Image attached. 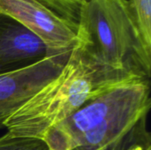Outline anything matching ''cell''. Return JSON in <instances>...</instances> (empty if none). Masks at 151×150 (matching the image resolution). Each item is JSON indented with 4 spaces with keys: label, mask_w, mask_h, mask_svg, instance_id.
<instances>
[{
    "label": "cell",
    "mask_w": 151,
    "mask_h": 150,
    "mask_svg": "<svg viewBox=\"0 0 151 150\" xmlns=\"http://www.w3.org/2000/svg\"><path fill=\"white\" fill-rule=\"evenodd\" d=\"M78 42L108 65L150 79L151 46L131 0H84Z\"/></svg>",
    "instance_id": "3957f363"
},
{
    "label": "cell",
    "mask_w": 151,
    "mask_h": 150,
    "mask_svg": "<svg viewBox=\"0 0 151 150\" xmlns=\"http://www.w3.org/2000/svg\"><path fill=\"white\" fill-rule=\"evenodd\" d=\"M150 80L135 77L89 99L42 140L48 150H150Z\"/></svg>",
    "instance_id": "6da1fadb"
},
{
    "label": "cell",
    "mask_w": 151,
    "mask_h": 150,
    "mask_svg": "<svg viewBox=\"0 0 151 150\" xmlns=\"http://www.w3.org/2000/svg\"><path fill=\"white\" fill-rule=\"evenodd\" d=\"M0 150H48L45 143L38 139L0 137Z\"/></svg>",
    "instance_id": "9c48e42d"
},
{
    "label": "cell",
    "mask_w": 151,
    "mask_h": 150,
    "mask_svg": "<svg viewBox=\"0 0 151 150\" xmlns=\"http://www.w3.org/2000/svg\"><path fill=\"white\" fill-rule=\"evenodd\" d=\"M145 42L151 46V0H131Z\"/></svg>",
    "instance_id": "ba28073f"
},
{
    "label": "cell",
    "mask_w": 151,
    "mask_h": 150,
    "mask_svg": "<svg viewBox=\"0 0 151 150\" xmlns=\"http://www.w3.org/2000/svg\"><path fill=\"white\" fill-rule=\"evenodd\" d=\"M65 19L78 24L84 0H37Z\"/></svg>",
    "instance_id": "52a82bcc"
},
{
    "label": "cell",
    "mask_w": 151,
    "mask_h": 150,
    "mask_svg": "<svg viewBox=\"0 0 151 150\" xmlns=\"http://www.w3.org/2000/svg\"><path fill=\"white\" fill-rule=\"evenodd\" d=\"M0 12L41 38L49 56L69 55L78 44V24L65 19L37 0H0Z\"/></svg>",
    "instance_id": "277c9868"
},
{
    "label": "cell",
    "mask_w": 151,
    "mask_h": 150,
    "mask_svg": "<svg viewBox=\"0 0 151 150\" xmlns=\"http://www.w3.org/2000/svg\"><path fill=\"white\" fill-rule=\"evenodd\" d=\"M48 56L47 46L41 38L0 12V75L35 65Z\"/></svg>",
    "instance_id": "8992f818"
},
{
    "label": "cell",
    "mask_w": 151,
    "mask_h": 150,
    "mask_svg": "<svg viewBox=\"0 0 151 150\" xmlns=\"http://www.w3.org/2000/svg\"><path fill=\"white\" fill-rule=\"evenodd\" d=\"M70 54L48 56L35 65L0 75V129L4 128L5 122L34 95L60 73Z\"/></svg>",
    "instance_id": "5b68a950"
},
{
    "label": "cell",
    "mask_w": 151,
    "mask_h": 150,
    "mask_svg": "<svg viewBox=\"0 0 151 150\" xmlns=\"http://www.w3.org/2000/svg\"><path fill=\"white\" fill-rule=\"evenodd\" d=\"M135 77L141 76L108 65L78 42L60 73L5 122L4 136L42 140L89 99Z\"/></svg>",
    "instance_id": "7a4b0ae2"
}]
</instances>
